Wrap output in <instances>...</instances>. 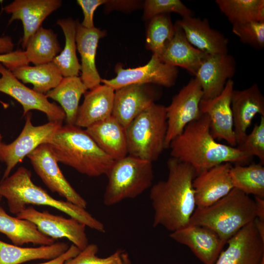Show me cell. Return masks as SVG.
<instances>
[{
    "mask_svg": "<svg viewBox=\"0 0 264 264\" xmlns=\"http://www.w3.org/2000/svg\"><path fill=\"white\" fill-rule=\"evenodd\" d=\"M236 70V62L233 56L228 53L208 54L195 75L203 91L202 99L218 96Z\"/></svg>",
    "mask_w": 264,
    "mask_h": 264,
    "instance_id": "cell-17",
    "label": "cell"
},
{
    "mask_svg": "<svg viewBox=\"0 0 264 264\" xmlns=\"http://www.w3.org/2000/svg\"><path fill=\"white\" fill-rule=\"evenodd\" d=\"M157 97L150 84H133L114 90L112 116L126 129Z\"/></svg>",
    "mask_w": 264,
    "mask_h": 264,
    "instance_id": "cell-16",
    "label": "cell"
},
{
    "mask_svg": "<svg viewBox=\"0 0 264 264\" xmlns=\"http://www.w3.org/2000/svg\"><path fill=\"white\" fill-rule=\"evenodd\" d=\"M0 63L11 71L19 66L29 64L24 51L20 50L0 54Z\"/></svg>",
    "mask_w": 264,
    "mask_h": 264,
    "instance_id": "cell-41",
    "label": "cell"
},
{
    "mask_svg": "<svg viewBox=\"0 0 264 264\" xmlns=\"http://www.w3.org/2000/svg\"><path fill=\"white\" fill-rule=\"evenodd\" d=\"M143 19L149 21L160 14L174 12L182 18L193 16L192 11L180 0H146L143 2Z\"/></svg>",
    "mask_w": 264,
    "mask_h": 264,
    "instance_id": "cell-37",
    "label": "cell"
},
{
    "mask_svg": "<svg viewBox=\"0 0 264 264\" xmlns=\"http://www.w3.org/2000/svg\"><path fill=\"white\" fill-rule=\"evenodd\" d=\"M230 174L234 188L247 195L264 198V167L261 163L232 166Z\"/></svg>",
    "mask_w": 264,
    "mask_h": 264,
    "instance_id": "cell-34",
    "label": "cell"
},
{
    "mask_svg": "<svg viewBox=\"0 0 264 264\" xmlns=\"http://www.w3.org/2000/svg\"><path fill=\"white\" fill-rule=\"evenodd\" d=\"M215 2L232 25L264 22V0H216Z\"/></svg>",
    "mask_w": 264,
    "mask_h": 264,
    "instance_id": "cell-33",
    "label": "cell"
},
{
    "mask_svg": "<svg viewBox=\"0 0 264 264\" xmlns=\"http://www.w3.org/2000/svg\"><path fill=\"white\" fill-rule=\"evenodd\" d=\"M0 232L17 246L28 243L41 245L55 243V240L40 232L33 222L10 216L0 205Z\"/></svg>",
    "mask_w": 264,
    "mask_h": 264,
    "instance_id": "cell-27",
    "label": "cell"
},
{
    "mask_svg": "<svg viewBox=\"0 0 264 264\" xmlns=\"http://www.w3.org/2000/svg\"><path fill=\"white\" fill-rule=\"evenodd\" d=\"M48 144L58 162L89 176L106 175L114 161L86 130L75 125H62Z\"/></svg>",
    "mask_w": 264,
    "mask_h": 264,
    "instance_id": "cell-4",
    "label": "cell"
},
{
    "mask_svg": "<svg viewBox=\"0 0 264 264\" xmlns=\"http://www.w3.org/2000/svg\"><path fill=\"white\" fill-rule=\"evenodd\" d=\"M25 48L28 63L34 65L52 62L62 50L57 34L43 26L30 37Z\"/></svg>",
    "mask_w": 264,
    "mask_h": 264,
    "instance_id": "cell-31",
    "label": "cell"
},
{
    "mask_svg": "<svg viewBox=\"0 0 264 264\" xmlns=\"http://www.w3.org/2000/svg\"><path fill=\"white\" fill-rule=\"evenodd\" d=\"M106 175L108 183L103 203L110 206L135 198L152 187L153 162L127 155L114 160Z\"/></svg>",
    "mask_w": 264,
    "mask_h": 264,
    "instance_id": "cell-7",
    "label": "cell"
},
{
    "mask_svg": "<svg viewBox=\"0 0 264 264\" xmlns=\"http://www.w3.org/2000/svg\"><path fill=\"white\" fill-rule=\"evenodd\" d=\"M116 76L111 79H101V83L114 90L133 84H155L167 88L174 86L178 76L177 67L163 62L158 56L152 55L145 65L124 68L121 64L115 67Z\"/></svg>",
    "mask_w": 264,
    "mask_h": 264,
    "instance_id": "cell-10",
    "label": "cell"
},
{
    "mask_svg": "<svg viewBox=\"0 0 264 264\" xmlns=\"http://www.w3.org/2000/svg\"><path fill=\"white\" fill-rule=\"evenodd\" d=\"M105 10L108 12L111 10L132 11L139 8L141 2L139 0H107L104 4Z\"/></svg>",
    "mask_w": 264,
    "mask_h": 264,
    "instance_id": "cell-42",
    "label": "cell"
},
{
    "mask_svg": "<svg viewBox=\"0 0 264 264\" xmlns=\"http://www.w3.org/2000/svg\"><path fill=\"white\" fill-rule=\"evenodd\" d=\"M105 30L94 27L87 28L77 21L76 43L81 58L80 77L88 89H91L101 83L95 64V57L99 40L106 35Z\"/></svg>",
    "mask_w": 264,
    "mask_h": 264,
    "instance_id": "cell-23",
    "label": "cell"
},
{
    "mask_svg": "<svg viewBox=\"0 0 264 264\" xmlns=\"http://www.w3.org/2000/svg\"><path fill=\"white\" fill-rule=\"evenodd\" d=\"M202 97L201 87L195 77L182 88L173 97L170 104L166 107V148H169L171 142L181 134L189 124L201 115L199 105Z\"/></svg>",
    "mask_w": 264,
    "mask_h": 264,
    "instance_id": "cell-9",
    "label": "cell"
},
{
    "mask_svg": "<svg viewBox=\"0 0 264 264\" xmlns=\"http://www.w3.org/2000/svg\"><path fill=\"white\" fill-rule=\"evenodd\" d=\"M256 218L264 220V198L255 197Z\"/></svg>",
    "mask_w": 264,
    "mask_h": 264,
    "instance_id": "cell-45",
    "label": "cell"
},
{
    "mask_svg": "<svg viewBox=\"0 0 264 264\" xmlns=\"http://www.w3.org/2000/svg\"><path fill=\"white\" fill-rule=\"evenodd\" d=\"M254 223L261 238L264 241V220L256 218Z\"/></svg>",
    "mask_w": 264,
    "mask_h": 264,
    "instance_id": "cell-46",
    "label": "cell"
},
{
    "mask_svg": "<svg viewBox=\"0 0 264 264\" xmlns=\"http://www.w3.org/2000/svg\"><path fill=\"white\" fill-rule=\"evenodd\" d=\"M25 115V124L18 137L10 143L0 144V161L6 165L2 179L9 176L13 169L38 146L48 144L63 125L62 122L49 121L34 126L31 122V114L27 113Z\"/></svg>",
    "mask_w": 264,
    "mask_h": 264,
    "instance_id": "cell-8",
    "label": "cell"
},
{
    "mask_svg": "<svg viewBox=\"0 0 264 264\" xmlns=\"http://www.w3.org/2000/svg\"><path fill=\"white\" fill-rule=\"evenodd\" d=\"M0 92L17 100L22 107L23 115L35 110L45 113L49 121L63 123L66 120L65 113L61 107L50 102L45 94L26 87L0 63Z\"/></svg>",
    "mask_w": 264,
    "mask_h": 264,
    "instance_id": "cell-13",
    "label": "cell"
},
{
    "mask_svg": "<svg viewBox=\"0 0 264 264\" xmlns=\"http://www.w3.org/2000/svg\"><path fill=\"white\" fill-rule=\"evenodd\" d=\"M234 83L228 80L223 90L217 97L201 100L199 108L202 114L208 115L210 121V132L216 139L223 140L230 146H237L234 132L231 96Z\"/></svg>",
    "mask_w": 264,
    "mask_h": 264,
    "instance_id": "cell-15",
    "label": "cell"
},
{
    "mask_svg": "<svg viewBox=\"0 0 264 264\" xmlns=\"http://www.w3.org/2000/svg\"><path fill=\"white\" fill-rule=\"evenodd\" d=\"M98 251V247L96 244H88L64 264H131L129 254L124 250L118 249L106 258L97 256Z\"/></svg>",
    "mask_w": 264,
    "mask_h": 264,
    "instance_id": "cell-36",
    "label": "cell"
},
{
    "mask_svg": "<svg viewBox=\"0 0 264 264\" xmlns=\"http://www.w3.org/2000/svg\"><path fill=\"white\" fill-rule=\"evenodd\" d=\"M77 21L71 18L60 19L57 23L62 29L65 38L64 48L53 60L63 77L78 76L81 65L77 54L76 43Z\"/></svg>",
    "mask_w": 264,
    "mask_h": 264,
    "instance_id": "cell-32",
    "label": "cell"
},
{
    "mask_svg": "<svg viewBox=\"0 0 264 264\" xmlns=\"http://www.w3.org/2000/svg\"><path fill=\"white\" fill-rule=\"evenodd\" d=\"M98 147L113 160L128 155L125 129L112 115L86 129Z\"/></svg>",
    "mask_w": 264,
    "mask_h": 264,
    "instance_id": "cell-26",
    "label": "cell"
},
{
    "mask_svg": "<svg viewBox=\"0 0 264 264\" xmlns=\"http://www.w3.org/2000/svg\"><path fill=\"white\" fill-rule=\"evenodd\" d=\"M114 95V90L104 84L87 91L79 107L75 125L86 129L110 117Z\"/></svg>",
    "mask_w": 264,
    "mask_h": 264,
    "instance_id": "cell-24",
    "label": "cell"
},
{
    "mask_svg": "<svg viewBox=\"0 0 264 264\" xmlns=\"http://www.w3.org/2000/svg\"><path fill=\"white\" fill-rule=\"evenodd\" d=\"M27 156L36 174L51 192L57 193L66 201L86 209L87 201L66 178L48 144L40 145Z\"/></svg>",
    "mask_w": 264,
    "mask_h": 264,
    "instance_id": "cell-12",
    "label": "cell"
},
{
    "mask_svg": "<svg viewBox=\"0 0 264 264\" xmlns=\"http://www.w3.org/2000/svg\"><path fill=\"white\" fill-rule=\"evenodd\" d=\"M87 90L80 77H67L45 95L60 104L65 113L66 124L75 125L79 101Z\"/></svg>",
    "mask_w": 264,
    "mask_h": 264,
    "instance_id": "cell-29",
    "label": "cell"
},
{
    "mask_svg": "<svg viewBox=\"0 0 264 264\" xmlns=\"http://www.w3.org/2000/svg\"><path fill=\"white\" fill-rule=\"evenodd\" d=\"M16 216L33 222L40 232L54 240L67 239L80 250L88 244L86 226L74 218H65L46 210L40 212L32 206H27Z\"/></svg>",
    "mask_w": 264,
    "mask_h": 264,
    "instance_id": "cell-11",
    "label": "cell"
},
{
    "mask_svg": "<svg viewBox=\"0 0 264 264\" xmlns=\"http://www.w3.org/2000/svg\"><path fill=\"white\" fill-rule=\"evenodd\" d=\"M232 32L240 41L256 49L264 47V22H251L232 25Z\"/></svg>",
    "mask_w": 264,
    "mask_h": 264,
    "instance_id": "cell-39",
    "label": "cell"
},
{
    "mask_svg": "<svg viewBox=\"0 0 264 264\" xmlns=\"http://www.w3.org/2000/svg\"><path fill=\"white\" fill-rule=\"evenodd\" d=\"M147 28L146 47L157 56L162 53L175 33V25L169 14L157 15L149 21Z\"/></svg>",
    "mask_w": 264,
    "mask_h": 264,
    "instance_id": "cell-35",
    "label": "cell"
},
{
    "mask_svg": "<svg viewBox=\"0 0 264 264\" xmlns=\"http://www.w3.org/2000/svg\"><path fill=\"white\" fill-rule=\"evenodd\" d=\"M62 5L61 0H15L4 7L3 10L11 14L8 24L17 20L22 22L23 49L30 37L42 26L44 21Z\"/></svg>",
    "mask_w": 264,
    "mask_h": 264,
    "instance_id": "cell-18",
    "label": "cell"
},
{
    "mask_svg": "<svg viewBox=\"0 0 264 264\" xmlns=\"http://www.w3.org/2000/svg\"><path fill=\"white\" fill-rule=\"evenodd\" d=\"M11 71L19 80L32 84L34 90L44 94L57 87L63 78L53 62L33 66L24 65Z\"/></svg>",
    "mask_w": 264,
    "mask_h": 264,
    "instance_id": "cell-30",
    "label": "cell"
},
{
    "mask_svg": "<svg viewBox=\"0 0 264 264\" xmlns=\"http://www.w3.org/2000/svg\"><path fill=\"white\" fill-rule=\"evenodd\" d=\"M2 136H1V134H0V144L2 143Z\"/></svg>",
    "mask_w": 264,
    "mask_h": 264,
    "instance_id": "cell-47",
    "label": "cell"
},
{
    "mask_svg": "<svg viewBox=\"0 0 264 264\" xmlns=\"http://www.w3.org/2000/svg\"><path fill=\"white\" fill-rule=\"evenodd\" d=\"M175 33L159 58L164 63L182 67L195 76L200 65L208 55L193 46L181 28L175 24Z\"/></svg>",
    "mask_w": 264,
    "mask_h": 264,
    "instance_id": "cell-25",
    "label": "cell"
},
{
    "mask_svg": "<svg viewBox=\"0 0 264 264\" xmlns=\"http://www.w3.org/2000/svg\"><path fill=\"white\" fill-rule=\"evenodd\" d=\"M231 104L237 145L247 134L255 116L257 114L264 116V97L258 85L254 84L242 90L234 89Z\"/></svg>",
    "mask_w": 264,
    "mask_h": 264,
    "instance_id": "cell-21",
    "label": "cell"
},
{
    "mask_svg": "<svg viewBox=\"0 0 264 264\" xmlns=\"http://www.w3.org/2000/svg\"></svg>",
    "mask_w": 264,
    "mask_h": 264,
    "instance_id": "cell-49",
    "label": "cell"
},
{
    "mask_svg": "<svg viewBox=\"0 0 264 264\" xmlns=\"http://www.w3.org/2000/svg\"><path fill=\"white\" fill-rule=\"evenodd\" d=\"M31 173L24 167H19L12 175L0 182V195L5 198L10 212L17 215L29 204L46 205L55 208L74 218L91 229L105 232L104 225L85 208L67 201L52 197L32 180Z\"/></svg>",
    "mask_w": 264,
    "mask_h": 264,
    "instance_id": "cell-3",
    "label": "cell"
},
{
    "mask_svg": "<svg viewBox=\"0 0 264 264\" xmlns=\"http://www.w3.org/2000/svg\"><path fill=\"white\" fill-rule=\"evenodd\" d=\"M80 251V250L77 246L72 244L67 251L60 256L39 264H64L67 260L76 256Z\"/></svg>",
    "mask_w": 264,
    "mask_h": 264,
    "instance_id": "cell-43",
    "label": "cell"
},
{
    "mask_svg": "<svg viewBox=\"0 0 264 264\" xmlns=\"http://www.w3.org/2000/svg\"><path fill=\"white\" fill-rule=\"evenodd\" d=\"M14 44L11 37L5 36L0 37V54L14 51Z\"/></svg>",
    "mask_w": 264,
    "mask_h": 264,
    "instance_id": "cell-44",
    "label": "cell"
},
{
    "mask_svg": "<svg viewBox=\"0 0 264 264\" xmlns=\"http://www.w3.org/2000/svg\"><path fill=\"white\" fill-rule=\"evenodd\" d=\"M170 237L188 247L204 264H214L226 244L214 231L198 225L189 224L171 232Z\"/></svg>",
    "mask_w": 264,
    "mask_h": 264,
    "instance_id": "cell-20",
    "label": "cell"
},
{
    "mask_svg": "<svg viewBox=\"0 0 264 264\" xmlns=\"http://www.w3.org/2000/svg\"><path fill=\"white\" fill-rule=\"evenodd\" d=\"M226 243L227 248L221 251L214 264H264V241L257 230L254 220L242 228Z\"/></svg>",
    "mask_w": 264,
    "mask_h": 264,
    "instance_id": "cell-14",
    "label": "cell"
},
{
    "mask_svg": "<svg viewBox=\"0 0 264 264\" xmlns=\"http://www.w3.org/2000/svg\"><path fill=\"white\" fill-rule=\"evenodd\" d=\"M256 218L255 200L234 188L213 204L203 208H196L189 224L208 228L227 243Z\"/></svg>",
    "mask_w": 264,
    "mask_h": 264,
    "instance_id": "cell-5",
    "label": "cell"
},
{
    "mask_svg": "<svg viewBox=\"0 0 264 264\" xmlns=\"http://www.w3.org/2000/svg\"><path fill=\"white\" fill-rule=\"evenodd\" d=\"M248 155L258 157L260 163L264 164V116H261L260 121L247 134L242 141L236 147Z\"/></svg>",
    "mask_w": 264,
    "mask_h": 264,
    "instance_id": "cell-38",
    "label": "cell"
},
{
    "mask_svg": "<svg viewBox=\"0 0 264 264\" xmlns=\"http://www.w3.org/2000/svg\"><path fill=\"white\" fill-rule=\"evenodd\" d=\"M166 107L153 103L125 129L128 155L153 162L165 147Z\"/></svg>",
    "mask_w": 264,
    "mask_h": 264,
    "instance_id": "cell-6",
    "label": "cell"
},
{
    "mask_svg": "<svg viewBox=\"0 0 264 264\" xmlns=\"http://www.w3.org/2000/svg\"><path fill=\"white\" fill-rule=\"evenodd\" d=\"M182 29L188 41L207 54L228 53V40L212 28L207 19L193 16L182 18L176 23Z\"/></svg>",
    "mask_w": 264,
    "mask_h": 264,
    "instance_id": "cell-22",
    "label": "cell"
},
{
    "mask_svg": "<svg viewBox=\"0 0 264 264\" xmlns=\"http://www.w3.org/2000/svg\"><path fill=\"white\" fill-rule=\"evenodd\" d=\"M107 0H77V3L82 9L84 19L81 25L87 28L94 26L93 15L94 11L100 5L105 4Z\"/></svg>",
    "mask_w": 264,
    "mask_h": 264,
    "instance_id": "cell-40",
    "label": "cell"
},
{
    "mask_svg": "<svg viewBox=\"0 0 264 264\" xmlns=\"http://www.w3.org/2000/svg\"><path fill=\"white\" fill-rule=\"evenodd\" d=\"M232 164L224 163L215 166L194 178L197 208L209 206L226 196L233 188L230 171Z\"/></svg>",
    "mask_w": 264,
    "mask_h": 264,
    "instance_id": "cell-19",
    "label": "cell"
},
{
    "mask_svg": "<svg viewBox=\"0 0 264 264\" xmlns=\"http://www.w3.org/2000/svg\"><path fill=\"white\" fill-rule=\"evenodd\" d=\"M167 179L152 185L150 198L154 210L153 226L173 232L189 225L196 208L193 181L196 176L189 165L173 157L167 161Z\"/></svg>",
    "mask_w": 264,
    "mask_h": 264,
    "instance_id": "cell-1",
    "label": "cell"
},
{
    "mask_svg": "<svg viewBox=\"0 0 264 264\" xmlns=\"http://www.w3.org/2000/svg\"><path fill=\"white\" fill-rule=\"evenodd\" d=\"M63 242L37 247H22L0 240V264H21L38 259L51 260L60 256L69 248Z\"/></svg>",
    "mask_w": 264,
    "mask_h": 264,
    "instance_id": "cell-28",
    "label": "cell"
},
{
    "mask_svg": "<svg viewBox=\"0 0 264 264\" xmlns=\"http://www.w3.org/2000/svg\"><path fill=\"white\" fill-rule=\"evenodd\" d=\"M169 148L171 157L191 166L196 176L224 163L247 165L253 158L236 147L217 142L210 132L206 114L189 124Z\"/></svg>",
    "mask_w": 264,
    "mask_h": 264,
    "instance_id": "cell-2",
    "label": "cell"
},
{
    "mask_svg": "<svg viewBox=\"0 0 264 264\" xmlns=\"http://www.w3.org/2000/svg\"><path fill=\"white\" fill-rule=\"evenodd\" d=\"M2 197L0 195V201Z\"/></svg>",
    "mask_w": 264,
    "mask_h": 264,
    "instance_id": "cell-48",
    "label": "cell"
}]
</instances>
